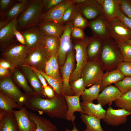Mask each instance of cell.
<instances>
[{
	"label": "cell",
	"mask_w": 131,
	"mask_h": 131,
	"mask_svg": "<svg viewBox=\"0 0 131 131\" xmlns=\"http://www.w3.org/2000/svg\"><path fill=\"white\" fill-rule=\"evenodd\" d=\"M50 57L42 44L28 50L23 64L29 66L44 72L46 64Z\"/></svg>",
	"instance_id": "obj_7"
},
{
	"label": "cell",
	"mask_w": 131,
	"mask_h": 131,
	"mask_svg": "<svg viewBox=\"0 0 131 131\" xmlns=\"http://www.w3.org/2000/svg\"><path fill=\"white\" fill-rule=\"evenodd\" d=\"M57 94L62 95L63 83L62 79L58 80L48 76L43 71L39 70Z\"/></svg>",
	"instance_id": "obj_35"
},
{
	"label": "cell",
	"mask_w": 131,
	"mask_h": 131,
	"mask_svg": "<svg viewBox=\"0 0 131 131\" xmlns=\"http://www.w3.org/2000/svg\"><path fill=\"white\" fill-rule=\"evenodd\" d=\"M0 90L14 99L21 107L25 105L29 97L21 91L9 76L0 80Z\"/></svg>",
	"instance_id": "obj_9"
},
{
	"label": "cell",
	"mask_w": 131,
	"mask_h": 131,
	"mask_svg": "<svg viewBox=\"0 0 131 131\" xmlns=\"http://www.w3.org/2000/svg\"><path fill=\"white\" fill-rule=\"evenodd\" d=\"M31 0H19L14 4L5 14L6 20L10 22L17 18L18 15L22 12L28 6Z\"/></svg>",
	"instance_id": "obj_29"
},
{
	"label": "cell",
	"mask_w": 131,
	"mask_h": 131,
	"mask_svg": "<svg viewBox=\"0 0 131 131\" xmlns=\"http://www.w3.org/2000/svg\"><path fill=\"white\" fill-rule=\"evenodd\" d=\"M60 38L45 35L43 37L42 44L50 57L57 54L59 48Z\"/></svg>",
	"instance_id": "obj_30"
},
{
	"label": "cell",
	"mask_w": 131,
	"mask_h": 131,
	"mask_svg": "<svg viewBox=\"0 0 131 131\" xmlns=\"http://www.w3.org/2000/svg\"><path fill=\"white\" fill-rule=\"evenodd\" d=\"M73 129L72 130H68L67 128H66L65 130V131H80L78 130L76 128L75 126L74 123L73 124ZM83 131H87V130L86 129L85 130Z\"/></svg>",
	"instance_id": "obj_57"
},
{
	"label": "cell",
	"mask_w": 131,
	"mask_h": 131,
	"mask_svg": "<svg viewBox=\"0 0 131 131\" xmlns=\"http://www.w3.org/2000/svg\"><path fill=\"white\" fill-rule=\"evenodd\" d=\"M38 26L45 35L59 38L63 34L65 28V25L51 21L41 22Z\"/></svg>",
	"instance_id": "obj_20"
},
{
	"label": "cell",
	"mask_w": 131,
	"mask_h": 131,
	"mask_svg": "<svg viewBox=\"0 0 131 131\" xmlns=\"http://www.w3.org/2000/svg\"><path fill=\"white\" fill-rule=\"evenodd\" d=\"M104 73L100 63L96 60L88 61L82 72L85 87L94 84L100 85Z\"/></svg>",
	"instance_id": "obj_5"
},
{
	"label": "cell",
	"mask_w": 131,
	"mask_h": 131,
	"mask_svg": "<svg viewBox=\"0 0 131 131\" xmlns=\"http://www.w3.org/2000/svg\"><path fill=\"white\" fill-rule=\"evenodd\" d=\"M43 94L48 98H51L54 97L55 95L53 90L49 86L44 88Z\"/></svg>",
	"instance_id": "obj_53"
},
{
	"label": "cell",
	"mask_w": 131,
	"mask_h": 131,
	"mask_svg": "<svg viewBox=\"0 0 131 131\" xmlns=\"http://www.w3.org/2000/svg\"><path fill=\"white\" fill-rule=\"evenodd\" d=\"M10 22L7 21L6 20L0 21V30L6 26Z\"/></svg>",
	"instance_id": "obj_56"
},
{
	"label": "cell",
	"mask_w": 131,
	"mask_h": 131,
	"mask_svg": "<svg viewBox=\"0 0 131 131\" xmlns=\"http://www.w3.org/2000/svg\"><path fill=\"white\" fill-rule=\"evenodd\" d=\"M64 0H43V11L46 12L56 6Z\"/></svg>",
	"instance_id": "obj_45"
},
{
	"label": "cell",
	"mask_w": 131,
	"mask_h": 131,
	"mask_svg": "<svg viewBox=\"0 0 131 131\" xmlns=\"http://www.w3.org/2000/svg\"><path fill=\"white\" fill-rule=\"evenodd\" d=\"M74 51L73 49H71L67 54L65 64L62 66L60 67L63 83L62 95H74L71 88L69 83L70 77L74 71Z\"/></svg>",
	"instance_id": "obj_11"
},
{
	"label": "cell",
	"mask_w": 131,
	"mask_h": 131,
	"mask_svg": "<svg viewBox=\"0 0 131 131\" xmlns=\"http://www.w3.org/2000/svg\"><path fill=\"white\" fill-rule=\"evenodd\" d=\"M66 100L68 105V110L66 114V119L68 121H71L73 123H74L76 117L74 113L76 111L84 114L80 105V96H70L66 95H63Z\"/></svg>",
	"instance_id": "obj_22"
},
{
	"label": "cell",
	"mask_w": 131,
	"mask_h": 131,
	"mask_svg": "<svg viewBox=\"0 0 131 131\" xmlns=\"http://www.w3.org/2000/svg\"><path fill=\"white\" fill-rule=\"evenodd\" d=\"M115 105L120 109L131 111V90L122 95L114 101Z\"/></svg>",
	"instance_id": "obj_36"
},
{
	"label": "cell",
	"mask_w": 131,
	"mask_h": 131,
	"mask_svg": "<svg viewBox=\"0 0 131 131\" xmlns=\"http://www.w3.org/2000/svg\"><path fill=\"white\" fill-rule=\"evenodd\" d=\"M123 41H124L129 44L131 45V40H125Z\"/></svg>",
	"instance_id": "obj_58"
},
{
	"label": "cell",
	"mask_w": 131,
	"mask_h": 131,
	"mask_svg": "<svg viewBox=\"0 0 131 131\" xmlns=\"http://www.w3.org/2000/svg\"><path fill=\"white\" fill-rule=\"evenodd\" d=\"M17 24V20L16 18L11 21L6 26L0 30V44L1 49L10 45L16 38L13 31V26Z\"/></svg>",
	"instance_id": "obj_19"
},
{
	"label": "cell",
	"mask_w": 131,
	"mask_h": 131,
	"mask_svg": "<svg viewBox=\"0 0 131 131\" xmlns=\"http://www.w3.org/2000/svg\"><path fill=\"white\" fill-rule=\"evenodd\" d=\"M92 38L86 36L83 39L75 40L74 47L75 51L76 68L70 77V82H73L82 77V70L88 62L87 50Z\"/></svg>",
	"instance_id": "obj_3"
},
{
	"label": "cell",
	"mask_w": 131,
	"mask_h": 131,
	"mask_svg": "<svg viewBox=\"0 0 131 131\" xmlns=\"http://www.w3.org/2000/svg\"><path fill=\"white\" fill-rule=\"evenodd\" d=\"M12 112L15 117L19 131H36V125L29 118L25 107L23 106L18 110L13 109Z\"/></svg>",
	"instance_id": "obj_15"
},
{
	"label": "cell",
	"mask_w": 131,
	"mask_h": 131,
	"mask_svg": "<svg viewBox=\"0 0 131 131\" xmlns=\"http://www.w3.org/2000/svg\"><path fill=\"white\" fill-rule=\"evenodd\" d=\"M43 13L42 0H31L17 20V30H22L38 25L41 22Z\"/></svg>",
	"instance_id": "obj_2"
},
{
	"label": "cell",
	"mask_w": 131,
	"mask_h": 131,
	"mask_svg": "<svg viewBox=\"0 0 131 131\" xmlns=\"http://www.w3.org/2000/svg\"><path fill=\"white\" fill-rule=\"evenodd\" d=\"M57 54L51 56L49 60L53 68L56 79H61L59 72V66L57 60Z\"/></svg>",
	"instance_id": "obj_44"
},
{
	"label": "cell",
	"mask_w": 131,
	"mask_h": 131,
	"mask_svg": "<svg viewBox=\"0 0 131 131\" xmlns=\"http://www.w3.org/2000/svg\"><path fill=\"white\" fill-rule=\"evenodd\" d=\"M28 50L26 45L20 43L12 44L2 50L1 56L16 67L21 66L23 64Z\"/></svg>",
	"instance_id": "obj_6"
},
{
	"label": "cell",
	"mask_w": 131,
	"mask_h": 131,
	"mask_svg": "<svg viewBox=\"0 0 131 131\" xmlns=\"http://www.w3.org/2000/svg\"><path fill=\"white\" fill-rule=\"evenodd\" d=\"M70 86L74 95L80 96L85 89L84 81L81 77L75 81L70 82Z\"/></svg>",
	"instance_id": "obj_40"
},
{
	"label": "cell",
	"mask_w": 131,
	"mask_h": 131,
	"mask_svg": "<svg viewBox=\"0 0 131 131\" xmlns=\"http://www.w3.org/2000/svg\"><path fill=\"white\" fill-rule=\"evenodd\" d=\"M104 41L100 38L92 36L87 48L88 58L94 59L100 57Z\"/></svg>",
	"instance_id": "obj_27"
},
{
	"label": "cell",
	"mask_w": 131,
	"mask_h": 131,
	"mask_svg": "<svg viewBox=\"0 0 131 131\" xmlns=\"http://www.w3.org/2000/svg\"><path fill=\"white\" fill-rule=\"evenodd\" d=\"M116 17L131 30V19L124 15L121 10L117 14Z\"/></svg>",
	"instance_id": "obj_47"
},
{
	"label": "cell",
	"mask_w": 131,
	"mask_h": 131,
	"mask_svg": "<svg viewBox=\"0 0 131 131\" xmlns=\"http://www.w3.org/2000/svg\"><path fill=\"white\" fill-rule=\"evenodd\" d=\"M108 19L104 14L93 20L89 21V27L91 30L93 36L105 40L110 38L107 29Z\"/></svg>",
	"instance_id": "obj_17"
},
{
	"label": "cell",
	"mask_w": 131,
	"mask_h": 131,
	"mask_svg": "<svg viewBox=\"0 0 131 131\" xmlns=\"http://www.w3.org/2000/svg\"><path fill=\"white\" fill-rule=\"evenodd\" d=\"M24 65V64H23ZM31 68L34 72L39 79L41 83L44 88L47 86L46 81L42 74L37 69L28 65H24Z\"/></svg>",
	"instance_id": "obj_50"
},
{
	"label": "cell",
	"mask_w": 131,
	"mask_h": 131,
	"mask_svg": "<svg viewBox=\"0 0 131 131\" xmlns=\"http://www.w3.org/2000/svg\"><path fill=\"white\" fill-rule=\"evenodd\" d=\"M0 67L13 70L16 67L11 63L3 58L0 60Z\"/></svg>",
	"instance_id": "obj_52"
},
{
	"label": "cell",
	"mask_w": 131,
	"mask_h": 131,
	"mask_svg": "<svg viewBox=\"0 0 131 131\" xmlns=\"http://www.w3.org/2000/svg\"><path fill=\"white\" fill-rule=\"evenodd\" d=\"M80 105L85 114L94 116L100 119L104 118L106 110L100 104L82 102H80Z\"/></svg>",
	"instance_id": "obj_26"
},
{
	"label": "cell",
	"mask_w": 131,
	"mask_h": 131,
	"mask_svg": "<svg viewBox=\"0 0 131 131\" xmlns=\"http://www.w3.org/2000/svg\"><path fill=\"white\" fill-rule=\"evenodd\" d=\"M131 115V111L123 109H114L109 106L106 110L103 120L107 124L117 126L125 123L127 120V116Z\"/></svg>",
	"instance_id": "obj_13"
},
{
	"label": "cell",
	"mask_w": 131,
	"mask_h": 131,
	"mask_svg": "<svg viewBox=\"0 0 131 131\" xmlns=\"http://www.w3.org/2000/svg\"><path fill=\"white\" fill-rule=\"evenodd\" d=\"M73 4L72 0H64L51 9L43 13L41 17V22L51 21L61 24L65 11L68 8Z\"/></svg>",
	"instance_id": "obj_14"
},
{
	"label": "cell",
	"mask_w": 131,
	"mask_h": 131,
	"mask_svg": "<svg viewBox=\"0 0 131 131\" xmlns=\"http://www.w3.org/2000/svg\"><path fill=\"white\" fill-rule=\"evenodd\" d=\"M122 95L119 90L115 86H107L99 94L97 98L98 103L103 107L107 104L111 105L112 102L119 98Z\"/></svg>",
	"instance_id": "obj_18"
},
{
	"label": "cell",
	"mask_w": 131,
	"mask_h": 131,
	"mask_svg": "<svg viewBox=\"0 0 131 131\" xmlns=\"http://www.w3.org/2000/svg\"><path fill=\"white\" fill-rule=\"evenodd\" d=\"M100 91V85L98 84L85 89L81 95L82 102L93 103L94 100L97 99Z\"/></svg>",
	"instance_id": "obj_34"
},
{
	"label": "cell",
	"mask_w": 131,
	"mask_h": 131,
	"mask_svg": "<svg viewBox=\"0 0 131 131\" xmlns=\"http://www.w3.org/2000/svg\"><path fill=\"white\" fill-rule=\"evenodd\" d=\"M44 71L45 73L48 76L56 79L54 72L49 59L47 62L46 64Z\"/></svg>",
	"instance_id": "obj_51"
},
{
	"label": "cell",
	"mask_w": 131,
	"mask_h": 131,
	"mask_svg": "<svg viewBox=\"0 0 131 131\" xmlns=\"http://www.w3.org/2000/svg\"><path fill=\"white\" fill-rule=\"evenodd\" d=\"M102 6L108 20L116 17L121 10L119 0H97Z\"/></svg>",
	"instance_id": "obj_25"
},
{
	"label": "cell",
	"mask_w": 131,
	"mask_h": 131,
	"mask_svg": "<svg viewBox=\"0 0 131 131\" xmlns=\"http://www.w3.org/2000/svg\"><path fill=\"white\" fill-rule=\"evenodd\" d=\"M20 33L25 38L26 45L29 50L41 45L43 38L45 35L39 27L29 28Z\"/></svg>",
	"instance_id": "obj_16"
},
{
	"label": "cell",
	"mask_w": 131,
	"mask_h": 131,
	"mask_svg": "<svg viewBox=\"0 0 131 131\" xmlns=\"http://www.w3.org/2000/svg\"><path fill=\"white\" fill-rule=\"evenodd\" d=\"M117 44L122 55L123 61L131 62V45L123 41L119 42Z\"/></svg>",
	"instance_id": "obj_39"
},
{
	"label": "cell",
	"mask_w": 131,
	"mask_h": 131,
	"mask_svg": "<svg viewBox=\"0 0 131 131\" xmlns=\"http://www.w3.org/2000/svg\"><path fill=\"white\" fill-rule=\"evenodd\" d=\"M15 0H0V12L4 13L6 10L11 5H12Z\"/></svg>",
	"instance_id": "obj_48"
},
{
	"label": "cell",
	"mask_w": 131,
	"mask_h": 131,
	"mask_svg": "<svg viewBox=\"0 0 131 131\" xmlns=\"http://www.w3.org/2000/svg\"><path fill=\"white\" fill-rule=\"evenodd\" d=\"M13 75L16 83L24 90L26 94L29 96L36 94L29 85L25 76L20 71L17 70L14 71Z\"/></svg>",
	"instance_id": "obj_33"
},
{
	"label": "cell",
	"mask_w": 131,
	"mask_h": 131,
	"mask_svg": "<svg viewBox=\"0 0 131 131\" xmlns=\"http://www.w3.org/2000/svg\"></svg>",
	"instance_id": "obj_59"
},
{
	"label": "cell",
	"mask_w": 131,
	"mask_h": 131,
	"mask_svg": "<svg viewBox=\"0 0 131 131\" xmlns=\"http://www.w3.org/2000/svg\"><path fill=\"white\" fill-rule=\"evenodd\" d=\"M20 67L35 93L43 97L44 87L34 72L31 68L24 65Z\"/></svg>",
	"instance_id": "obj_21"
},
{
	"label": "cell",
	"mask_w": 131,
	"mask_h": 131,
	"mask_svg": "<svg viewBox=\"0 0 131 131\" xmlns=\"http://www.w3.org/2000/svg\"><path fill=\"white\" fill-rule=\"evenodd\" d=\"M30 119L35 124L36 131H57L56 126L50 121L31 111L27 110Z\"/></svg>",
	"instance_id": "obj_24"
},
{
	"label": "cell",
	"mask_w": 131,
	"mask_h": 131,
	"mask_svg": "<svg viewBox=\"0 0 131 131\" xmlns=\"http://www.w3.org/2000/svg\"><path fill=\"white\" fill-rule=\"evenodd\" d=\"M22 107L13 98L0 91V110L12 112L13 109Z\"/></svg>",
	"instance_id": "obj_32"
},
{
	"label": "cell",
	"mask_w": 131,
	"mask_h": 131,
	"mask_svg": "<svg viewBox=\"0 0 131 131\" xmlns=\"http://www.w3.org/2000/svg\"><path fill=\"white\" fill-rule=\"evenodd\" d=\"M72 20L74 26L84 30L89 27V21L82 15L79 9L78 5Z\"/></svg>",
	"instance_id": "obj_37"
},
{
	"label": "cell",
	"mask_w": 131,
	"mask_h": 131,
	"mask_svg": "<svg viewBox=\"0 0 131 131\" xmlns=\"http://www.w3.org/2000/svg\"><path fill=\"white\" fill-rule=\"evenodd\" d=\"M122 95L131 90V77H125L122 80L114 84Z\"/></svg>",
	"instance_id": "obj_38"
},
{
	"label": "cell",
	"mask_w": 131,
	"mask_h": 131,
	"mask_svg": "<svg viewBox=\"0 0 131 131\" xmlns=\"http://www.w3.org/2000/svg\"><path fill=\"white\" fill-rule=\"evenodd\" d=\"M80 118L86 125L87 131H104L100 123V119L80 112Z\"/></svg>",
	"instance_id": "obj_31"
},
{
	"label": "cell",
	"mask_w": 131,
	"mask_h": 131,
	"mask_svg": "<svg viewBox=\"0 0 131 131\" xmlns=\"http://www.w3.org/2000/svg\"><path fill=\"white\" fill-rule=\"evenodd\" d=\"M0 111V131H19L12 112Z\"/></svg>",
	"instance_id": "obj_23"
},
{
	"label": "cell",
	"mask_w": 131,
	"mask_h": 131,
	"mask_svg": "<svg viewBox=\"0 0 131 131\" xmlns=\"http://www.w3.org/2000/svg\"><path fill=\"white\" fill-rule=\"evenodd\" d=\"M72 0L74 4L79 5L84 3L86 0Z\"/></svg>",
	"instance_id": "obj_55"
},
{
	"label": "cell",
	"mask_w": 131,
	"mask_h": 131,
	"mask_svg": "<svg viewBox=\"0 0 131 131\" xmlns=\"http://www.w3.org/2000/svg\"><path fill=\"white\" fill-rule=\"evenodd\" d=\"M17 24L15 25L13 27V31L14 33L16 38L20 43L23 45H26V43L25 38L20 32L17 29Z\"/></svg>",
	"instance_id": "obj_49"
},
{
	"label": "cell",
	"mask_w": 131,
	"mask_h": 131,
	"mask_svg": "<svg viewBox=\"0 0 131 131\" xmlns=\"http://www.w3.org/2000/svg\"><path fill=\"white\" fill-rule=\"evenodd\" d=\"M72 21L65 25L64 32L60 37L58 51L57 54V60L60 67L65 64L66 59L67 55L71 49V34L74 27Z\"/></svg>",
	"instance_id": "obj_10"
},
{
	"label": "cell",
	"mask_w": 131,
	"mask_h": 131,
	"mask_svg": "<svg viewBox=\"0 0 131 131\" xmlns=\"http://www.w3.org/2000/svg\"><path fill=\"white\" fill-rule=\"evenodd\" d=\"M120 9L123 13L131 19V0H119Z\"/></svg>",
	"instance_id": "obj_42"
},
{
	"label": "cell",
	"mask_w": 131,
	"mask_h": 131,
	"mask_svg": "<svg viewBox=\"0 0 131 131\" xmlns=\"http://www.w3.org/2000/svg\"><path fill=\"white\" fill-rule=\"evenodd\" d=\"M125 77L118 69L104 73L100 85L101 91L112 83L122 80Z\"/></svg>",
	"instance_id": "obj_28"
},
{
	"label": "cell",
	"mask_w": 131,
	"mask_h": 131,
	"mask_svg": "<svg viewBox=\"0 0 131 131\" xmlns=\"http://www.w3.org/2000/svg\"><path fill=\"white\" fill-rule=\"evenodd\" d=\"M109 36L117 43L127 40H131V30L117 17L108 20Z\"/></svg>",
	"instance_id": "obj_8"
},
{
	"label": "cell",
	"mask_w": 131,
	"mask_h": 131,
	"mask_svg": "<svg viewBox=\"0 0 131 131\" xmlns=\"http://www.w3.org/2000/svg\"><path fill=\"white\" fill-rule=\"evenodd\" d=\"M77 8V5L73 4L66 9L63 14L61 23V24L65 25H65L72 21Z\"/></svg>",
	"instance_id": "obj_41"
},
{
	"label": "cell",
	"mask_w": 131,
	"mask_h": 131,
	"mask_svg": "<svg viewBox=\"0 0 131 131\" xmlns=\"http://www.w3.org/2000/svg\"><path fill=\"white\" fill-rule=\"evenodd\" d=\"M77 5L83 16L89 21L104 14L102 6L97 0H86L82 4Z\"/></svg>",
	"instance_id": "obj_12"
},
{
	"label": "cell",
	"mask_w": 131,
	"mask_h": 131,
	"mask_svg": "<svg viewBox=\"0 0 131 131\" xmlns=\"http://www.w3.org/2000/svg\"><path fill=\"white\" fill-rule=\"evenodd\" d=\"M25 105L32 111L44 113L51 118L66 119L68 105L62 95L57 94L52 98H45L35 94L29 96Z\"/></svg>",
	"instance_id": "obj_1"
},
{
	"label": "cell",
	"mask_w": 131,
	"mask_h": 131,
	"mask_svg": "<svg viewBox=\"0 0 131 131\" xmlns=\"http://www.w3.org/2000/svg\"><path fill=\"white\" fill-rule=\"evenodd\" d=\"M10 70L0 67V77L3 78L9 76L10 74Z\"/></svg>",
	"instance_id": "obj_54"
},
{
	"label": "cell",
	"mask_w": 131,
	"mask_h": 131,
	"mask_svg": "<svg viewBox=\"0 0 131 131\" xmlns=\"http://www.w3.org/2000/svg\"><path fill=\"white\" fill-rule=\"evenodd\" d=\"M118 69L125 77H131V63L122 62L117 66Z\"/></svg>",
	"instance_id": "obj_43"
},
{
	"label": "cell",
	"mask_w": 131,
	"mask_h": 131,
	"mask_svg": "<svg viewBox=\"0 0 131 131\" xmlns=\"http://www.w3.org/2000/svg\"><path fill=\"white\" fill-rule=\"evenodd\" d=\"M83 30L79 28L74 27L71 34L72 38L74 40L83 39L86 36Z\"/></svg>",
	"instance_id": "obj_46"
},
{
	"label": "cell",
	"mask_w": 131,
	"mask_h": 131,
	"mask_svg": "<svg viewBox=\"0 0 131 131\" xmlns=\"http://www.w3.org/2000/svg\"><path fill=\"white\" fill-rule=\"evenodd\" d=\"M113 40L109 38L104 40L99 57L103 63L107 66L118 65L121 63L120 59L123 61L117 43Z\"/></svg>",
	"instance_id": "obj_4"
}]
</instances>
